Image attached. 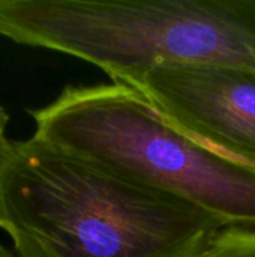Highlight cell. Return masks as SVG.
I'll return each instance as SVG.
<instances>
[{
    "label": "cell",
    "instance_id": "6da1fadb",
    "mask_svg": "<svg viewBox=\"0 0 255 257\" xmlns=\"http://www.w3.org/2000/svg\"><path fill=\"white\" fill-rule=\"evenodd\" d=\"M0 229L17 257H203L227 227L32 137L0 155Z\"/></svg>",
    "mask_w": 255,
    "mask_h": 257
},
{
    "label": "cell",
    "instance_id": "7a4b0ae2",
    "mask_svg": "<svg viewBox=\"0 0 255 257\" xmlns=\"http://www.w3.org/2000/svg\"><path fill=\"white\" fill-rule=\"evenodd\" d=\"M33 139L188 203L225 227L255 229V169L170 123L141 93L68 86L30 111Z\"/></svg>",
    "mask_w": 255,
    "mask_h": 257
},
{
    "label": "cell",
    "instance_id": "3957f363",
    "mask_svg": "<svg viewBox=\"0 0 255 257\" xmlns=\"http://www.w3.org/2000/svg\"><path fill=\"white\" fill-rule=\"evenodd\" d=\"M0 36L113 81L171 65L255 71V0H0Z\"/></svg>",
    "mask_w": 255,
    "mask_h": 257
},
{
    "label": "cell",
    "instance_id": "277c9868",
    "mask_svg": "<svg viewBox=\"0 0 255 257\" xmlns=\"http://www.w3.org/2000/svg\"><path fill=\"white\" fill-rule=\"evenodd\" d=\"M113 83L141 93L170 123L195 140L255 169V71L171 65Z\"/></svg>",
    "mask_w": 255,
    "mask_h": 257
},
{
    "label": "cell",
    "instance_id": "5b68a950",
    "mask_svg": "<svg viewBox=\"0 0 255 257\" xmlns=\"http://www.w3.org/2000/svg\"><path fill=\"white\" fill-rule=\"evenodd\" d=\"M203 257H255V229H224Z\"/></svg>",
    "mask_w": 255,
    "mask_h": 257
},
{
    "label": "cell",
    "instance_id": "8992f818",
    "mask_svg": "<svg viewBox=\"0 0 255 257\" xmlns=\"http://www.w3.org/2000/svg\"><path fill=\"white\" fill-rule=\"evenodd\" d=\"M8 123H9V114L0 105V155L6 151V148H8L9 142H11V140H8V136H6Z\"/></svg>",
    "mask_w": 255,
    "mask_h": 257
},
{
    "label": "cell",
    "instance_id": "52a82bcc",
    "mask_svg": "<svg viewBox=\"0 0 255 257\" xmlns=\"http://www.w3.org/2000/svg\"><path fill=\"white\" fill-rule=\"evenodd\" d=\"M0 257H17L14 254V251L11 248H8L6 245H3L0 242Z\"/></svg>",
    "mask_w": 255,
    "mask_h": 257
}]
</instances>
